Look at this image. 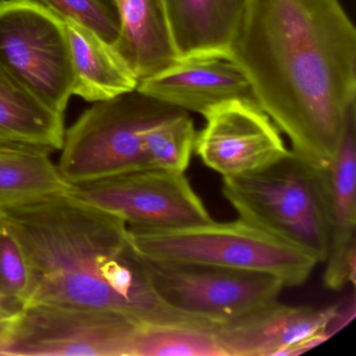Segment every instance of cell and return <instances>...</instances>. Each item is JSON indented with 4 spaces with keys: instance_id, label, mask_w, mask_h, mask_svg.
Here are the masks:
<instances>
[{
    "instance_id": "2",
    "label": "cell",
    "mask_w": 356,
    "mask_h": 356,
    "mask_svg": "<svg viewBox=\"0 0 356 356\" xmlns=\"http://www.w3.org/2000/svg\"><path fill=\"white\" fill-rule=\"evenodd\" d=\"M0 218L30 266L32 283L24 306L109 310L140 325L213 326L158 297L129 241L128 225L118 216L65 193L3 206Z\"/></svg>"
},
{
    "instance_id": "5",
    "label": "cell",
    "mask_w": 356,
    "mask_h": 356,
    "mask_svg": "<svg viewBox=\"0 0 356 356\" xmlns=\"http://www.w3.org/2000/svg\"><path fill=\"white\" fill-rule=\"evenodd\" d=\"M180 111L137 88L95 103L65 131L58 168L72 185L145 170L147 131Z\"/></svg>"
},
{
    "instance_id": "3",
    "label": "cell",
    "mask_w": 356,
    "mask_h": 356,
    "mask_svg": "<svg viewBox=\"0 0 356 356\" xmlns=\"http://www.w3.org/2000/svg\"><path fill=\"white\" fill-rule=\"evenodd\" d=\"M222 195L239 218L326 261L330 243L326 168L293 149L266 168L222 178Z\"/></svg>"
},
{
    "instance_id": "9",
    "label": "cell",
    "mask_w": 356,
    "mask_h": 356,
    "mask_svg": "<svg viewBox=\"0 0 356 356\" xmlns=\"http://www.w3.org/2000/svg\"><path fill=\"white\" fill-rule=\"evenodd\" d=\"M68 193L138 228H182L213 220L184 172L145 168L74 185Z\"/></svg>"
},
{
    "instance_id": "11",
    "label": "cell",
    "mask_w": 356,
    "mask_h": 356,
    "mask_svg": "<svg viewBox=\"0 0 356 356\" xmlns=\"http://www.w3.org/2000/svg\"><path fill=\"white\" fill-rule=\"evenodd\" d=\"M339 305L314 309L275 301L214 328L225 356H285L287 350L329 327Z\"/></svg>"
},
{
    "instance_id": "16",
    "label": "cell",
    "mask_w": 356,
    "mask_h": 356,
    "mask_svg": "<svg viewBox=\"0 0 356 356\" xmlns=\"http://www.w3.org/2000/svg\"><path fill=\"white\" fill-rule=\"evenodd\" d=\"M64 26L74 76L72 95L99 103L137 88L138 80L112 45L74 22Z\"/></svg>"
},
{
    "instance_id": "6",
    "label": "cell",
    "mask_w": 356,
    "mask_h": 356,
    "mask_svg": "<svg viewBox=\"0 0 356 356\" xmlns=\"http://www.w3.org/2000/svg\"><path fill=\"white\" fill-rule=\"evenodd\" d=\"M139 326L109 310L32 304L0 326V355L132 356Z\"/></svg>"
},
{
    "instance_id": "13",
    "label": "cell",
    "mask_w": 356,
    "mask_h": 356,
    "mask_svg": "<svg viewBox=\"0 0 356 356\" xmlns=\"http://www.w3.org/2000/svg\"><path fill=\"white\" fill-rule=\"evenodd\" d=\"M137 90L183 111L202 115L231 99H254L247 76L226 57L180 60L165 72L140 81Z\"/></svg>"
},
{
    "instance_id": "12",
    "label": "cell",
    "mask_w": 356,
    "mask_h": 356,
    "mask_svg": "<svg viewBox=\"0 0 356 356\" xmlns=\"http://www.w3.org/2000/svg\"><path fill=\"white\" fill-rule=\"evenodd\" d=\"M330 243L325 270L327 289L339 291L355 283L356 102L348 108L332 161L326 166Z\"/></svg>"
},
{
    "instance_id": "14",
    "label": "cell",
    "mask_w": 356,
    "mask_h": 356,
    "mask_svg": "<svg viewBox=\"0 0 356 356\" xmlns=\"http://www.w3.org/2000/svg\"><path fill=\"white\" fill-rule=\"evenodd\" d=\"M120 33L114 51L140 81L180 61L163 0H116Z\"/></svg>"
},
{
    "instance_id": "22",
    "label": "cell",
    "mask_w": 356,
    "mask_h": 356,
    "mask_svg": "<svg viewBox=\"0 0 356 356\" xmlns=\"http://www.w3.org/2000/svg\"><path fill=\"white\" fill-rule=\"evenodd\" d=\"M31 268L19 243L0 218V297L26 305L30 296Z\"/></svg>"
},
{
    "instance_id": "17",
    "label": "cell",
    "mask_w": 356,
    "mask_h": 356,
    "mask_svg": "<svg viewBox=\"0 0 356 356\" xmlns=\"http://www.w3.org/2000/svg\"><path fill=\"white\" fill-rule=\"evenodd\" d=\"M65 137L64 115L26 90L0 66V143L60 151Z\"/></svg>"
},
{
    "instance_id": "21",
    "label": "cell",
    "mask_w": 356,
    "mask_h": 356,
    "mask_svg": "<svg viewBox=\"0 0 356 356\" xmlns=\"http://www.w3.org/2000/svg\"><path fill=\"white\" fill-rule=\"evenodd\" d=\"M62 22H74L95 33L110 45L120 33L116 0H33Z\"/></svg>"
},
{
    "instance_id": "15",
    "label": "cell",
    "mask_w": 356,
    "mask_h": 356,
    "mask_svg": "<svg viewBox=\"0 0 356 356\" xmlns=\"http://www.w3.org/2000/svg\"><path fill=\"white\" fill-rule=\"evenodd\" d=\"M248 0H163L181 60L226 57Z\"/></svg>"
},
{
    "instance_id": "23",
    "label": "cell",
    "mask_w": 356,
    "mask_h": 356,
    "mask_svg": "<svg viewBox=\"0 0 356 356\" xmlns=\"http://www.w3.org/2000/svg\"><path fill=\"white\" fill-rule=\"evenodd\" d=\"M22 308H24V305L22 304L0 297V326H3L11 318H13L16 314H19Z\"/></svg>"
},
{
    "instance_id": "4",
    "label": "cell",
    "mask_w": 356,
    "mask_h": 356,
    "mask_svg": "<svg viewBox=\"0 0 356 356\" xmlns=\"http://www.w3.org/2000/svg\"><path fill=\"white\" fill-rule=\"evenodd\" d=\"M129 241L153 261L200 264L273 275L285 286L303 284L316 260L238 218L175 229L128 226Z\"/></svg>"
},
{
    "instance_id": "10",
    "label": "cell",
    "mask_w": 356,
    "mask_h": 356,
    "mask_svg": "<svg viewBox=\"0 0 356 356\" xmlns=\"http://www.w3.org/2000/svg\"><path fill=\"white\" fill-rule=\"evenodd\" d=\"M203 116L195 153L222 178L257 172L289 152L280 130L254 99H231Z\"/></svg>"
},
{
    "instance_id": "1",
    "label": "cell",
    "mask_w": 356,
    "mask_h": 356,
    "mask_svg": "<svg viewBox=\"0 0 356 356\" xmlns=\"http://www.w3.org/2000/svg\"><path fill=\"white\" fill-rule=\"evenodd\" d=\"M229 58L293 151L328 166L356 102V30L339 0H248Z\"/></svg>"
},
{
    "instance_id": "18",
    "label": "cell",
    "mask_w": 356,
    "mask_h": 356,
    "mask_svg": "<svg viewBox=\"0 0 356 356\" xmlns=\"http://www.w3.org/2000/svg\"><path fill=\"white\" fill-rule=\"evenodd\" d=\"M51 152L16 145L0 149V207L68 193V183L51 161Z\"/></svg>"
},
{
    "instance_id": "7",
    "label": "cell",
    "mask_w": 356,
    "mask_h": 356,
    "mask_svg": "<svg viewBox=\"0 0 356 356\" xmlns=\"http://www.w3.org/2000/svg\"><path fill=\"white\" fill-rule=\"evenodd\" d=\"M0 66L39 101L64 115L74 76L60 18L33 0H0Z\"/></svg>"
},
{
    "instance_id": "20",
    "label": "cell",
    "mask_w": 356,
    "mask_h": 356,
    "mask_svg": "<svg viewBox=\"0 0 356 356\" xmlns=\"http://www.w3.org/2000/svg\"><path fill=\"white\" fill-rule=\"evenodd\" d=\"M195 124L186 111L152 127L143 141L145 168L184 172L195 152Z\"/></svg>"
},
{
    "instance_id": "8",
    "label": "cell",
    "mask_w": 356,
    "mask_h": 356,
    "mask_svg": "<svg viewBox=\"0 0 356 356\" xmlns=\"http://www.w3.org/2000/svg\"><path fill=\"white\" fill-rule=\"evenodd\" d=\"M143 260L147 279L162 301L216 324L232 322L277 301L285 286L280 279L264 273Z\"/></svg>"
},
{
    "instance_id": "19",
    "label": "cell",
    "mask_w": 356,
    "mask_h": 356,
    "mask_svg": "<svg viewBox=\"0 0 356 356\" xmlns=\"http://www.w3.org/2000/svg\"><path fill=\"white\" fill-rule=\"evenodd\" d=\"M216 327L140 325L132 356H225Z\"/></svg>"
}]
</instances>
